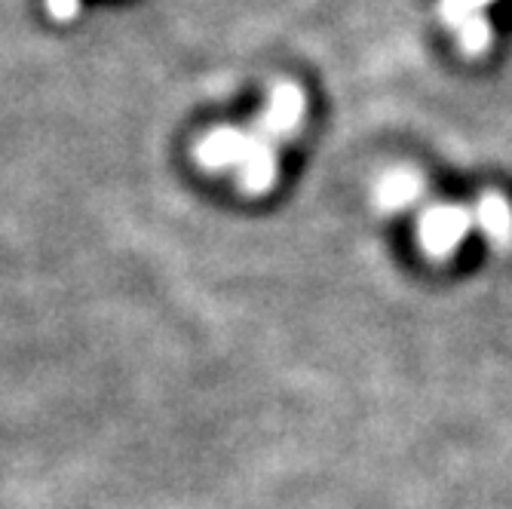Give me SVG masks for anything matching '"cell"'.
I'll return each mask as SVG.
<instances>
[{"mask_svg": "<svg viewBox=\"0 0 512 509\" xmlns=\"http://www.w3.org/2000/svg\"><path fill=\"white\" fill-rule=\"evenodd\" d=\"M424 194V178L417 175L414 169H393L387 172L381 181H378V191H375V200L381 209L387 212H399V209H408L411 203H417Z\"/></svg>", "mask_w": 512, "mask_h": 509, "instance_id": "obj_4", "label": "cell"}, {"mask_svg": "<svg viewBox=\"0 0 512 509\" xmlns=\"http://www.w3.org/2000/svg\"><path fill=\"white\" fill-rule=\"evenodd\" d=\"M494 0H439L442 22L457 34L460 50L467 56H482L491 46V28L485 10Z\"/></svg>", "mask_w": 512, "mask_h": 509, "instance_id": "obj_3", "label": "cell"}, {"mask_svg": "<svg viewBox=\"0 0 512 509\" xmlns=\"http://www.w3.org/2000/svg\"><path fill=\"white\" fill-rule=\"evenodd\" d=\"M307 111L304 89L298 83H276L270 92L267 111L255 120L252 129L240 126H218L209 129L197 148L194 160L206 172H237V184L249 197H264L273 191L279 178V142L301 129Z\"/></svg>", "mask_w": 512, "mask_h": 509, "instance_id": "obj_1", "label": "cell"}, {"mask_svg": "<svg viewBox=\"0 0 512 509\" xmlns=\"http://www.w3.org/2000/svg\"><path fill=\"white\" fill-rule=\"evenodd\" d=\"M473 227H476L473 206L439 203L424 209L421 221H417V237H421V249L430 258H448L463 246Z\"/></svg>", "mask_w": 512, "mask_h": 509, "instance_id": "obj_2", "label": "cell"}, {"mask_svg": "<svg viewBox=\"0 0 512 509\" xmlns=\"http://www.w3.org/2000/svg\"><path fill=\"white\" fill-rule=\"evenodd\" d=\"M46 13L56 22H71L80 13V0H46Z\"/></svg>", "mask_w": 512, "mask_h": 509, "instance_id": "obj_6", "label": "cell"}, {"mask_svg": "<svg viewBox=\"0 0 512 509\" xmlns=\"http://www.w3.org/2000/svg\"><path fill=\"white\" fill-rule=\"evenodd\" d=\"M476 227L494 243L509 246L512 243V203L500 194H485L476 206Z\"/></svg>", "mask_w": 512, "mask_h": 509, "instance_id": "obj_5", "label": "cell"}]
</instances>
